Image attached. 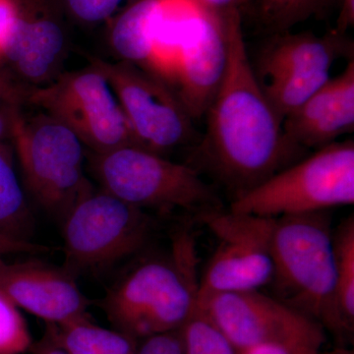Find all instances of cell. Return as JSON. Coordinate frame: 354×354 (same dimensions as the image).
<instances>
[{
  "instance_id": "8fae6325",
  "label": "cell",
  "mask_w": 354,
  "mask_h": 354,
  "mask_svg": "<svg viewBox=\"0 0 354 354\" xmlns=\"http://www.w3.org/2000/svg\"><path fill=\"white\" fill-rule=\"evenodd\" d=\"M197 304L239 353L270 342L321 348L326 341L318 323L259 290L220 293Z\"/></svg>"
},
{
  "instance_id": "7a4b0ae2",
  "label": "cell",
  "mask_w": 354,
  "mask_h": 354,
  "mask_svg": "<svg viewBox=\"0 0 354 354\" xmlns=\"http://www.w3.org/2000/svg\"><path fill=\"white\" fill-rule=\"evenodd\" d=\"M194 234L174 235L171 254L139 262L101 300L114 330L135 341L181 329L196 308L200 279Z\"/></svg>"
},
{
  "instance_id": "d6986e66",
  "label": "cell",
  "mask_w": 354,
  "mask_h": 354,
  "mask_svg": "<svg viewBox=\"0 0 354 354\" xmlns=\"http://www.w3.org/2000/svg\"><path fill=\"white\" fill-rule=\"evenodd\" d=\"M152 0H133L115 18L109 41L114 53L130 64L146 68L152 57L149 38V14Z\"/></svg>"
},
{
  "instance_id": "ba28073f",
  "label": "cell",
  "mask_w": 354,
  "mask_h": 354,
  "mask_svg": "<svg viewBox=\"0 0 354 354\" xmlns=\"http://www.w3.org/2000/svg\"><path fill=\"white\" fill-rule=\"evenodd\" d=\"M26 102L69 128L92 153L138 146L113 88L92 65L30 88Z\"/></svg>"
},
{
  "instance_id": "7c38bea8",
  "label": "cell",
  "mask_w": 354,
  "mask_h": 354,
  "mask_svg": "<svg viewBox=\"0 0 354 354\" xmlns=\"http://www.w3.org/2000/svg\"><path fill=\"white\" fill-rule=\"evenodd\" d=\"M0 292L18 308L58 325L88 315L90 300L64 267L39 259H0Z\"/></svg>"
},
{
  "instance_id": "f1b7e54d",
  "label": "cell",
  "mask_w": 354,
  "mask_h": 354,
  "mask_svg": "<svg viewBox=\"0 0 354 354\" xmlns=\"http://www.w3.org/2000/svg\"><path fill=\"white\" fill-rule=\"evenodd\" d=\"M320 348L310 344L270 342L253 346L239 354H320Z\"/></svg>"
},
{
  "instance_id": "83f0119b",
  "label": "cell",
  "mask_w": 354,
  "mask_h": 354,
  "mask_svg": "<svg viewBox=\"0 0 354 354\" xmlns=\"http://www.w3.org/2000/svg\"><path fill=\"white\" fill-rule=\"evenodd\" d=\"M30 88L16 83L8 74L0 71V108H14L26 102Z\"/></svg>"
},
{
  "instance_id": "9a60e30c",
  "label": "cell",
  "mask_w": 354,
  "mask_h": 354,
  "mask_svg": "<svg viewBox=\"0 0 354 354\" xmlns=\"http://www.w3.org/2000/svg\"><path fill=\"white\" fill-rule=\"evenodd\" d=\"M17 2V18L2 57L28 82L50 83L64 57L66 35L64 27L50 13L32 9L31 2Z\"/></svg>"
},
{
  "instance_id": "3957f363",
  "label": "cell",
  "mask_w": 354,
  "mask_h": 354,
  "mask_svg": "<svg viewBox=\"0 0 354 354\" xmlns=\"http://www.w3.org/2000/svg\"><path fill=\"white\" fill-rule=\"evenodd\" d=\"M274 297L318 323L342 344L353 341L339 315L333 230L327 211L274 218Z\"/></svg>"
},
{
  "instance_id": "4316f807",
  "label": "cell",
  "mask_w": 354,
  "mask_h": 354,
  "mask_svg": "<svg viewBox=\"0 0 354 354\" xmlns=\"http://www.w3.org/2000/svg\"><path fill=\"white\" fill-rule=\"evenodd\" d=\"M57 250L55 247L44 245L38 242L22 241L0 234V259H6L9 256L46 255Z\"/></svg>"
},
{
  "instance_id": "7402d4cb",
  "label": "cell",
  "mask_w": 354,
  "mask_h": 354,
  "mask_svg": "<svg viewBox=\"0 0 354 354\" xmlns=\"http://www.w3.org/2000/svg\"><path fill=\"white\" fill-rule=\"evenodd\" d=\"M332 0H251L260 24L272 34L288 32L291 28L319 15Z\"/></svg>"
},
{
  "instance_id": "9c48e42d",
  "label": "cell",
  "mask_w": 354,
  "mask_h": 354,
  "mask_svg": "<svg viewBox=\"0 0 354 354\" xmlns=\"http://www.w3.org/2000/svg\"><path fill=\"white\" fill-rule=\"evenodd\" d=\"M91 65L113 88L137 145L165 156L194 138L192 116L160 77L123 60L94 58Z\"/></svg>"
},
{
  "instance_id": "f546056e",
  "label": "cell",
  "mask_w": 354,
  "mask_h": 354,
  "mask_svg": "<svg viewBox=\"0 0 354 354\" xmlns=\"http://www.w3.org/2000/svg\"><path fill=\"white\" fill-rule=\"evenodd\" d=\"M17 15V0H0V57Z\"/></svg>"
},
{
  "instance_id": "d4e9b609",
  "label": "cell",
  "mask_w": 354,
  "mask_h": 354,
  "mask_svg": "<svg viewBox=\"0 0 354 354\" xmlns=\"http://www.w3.org/2000/svg\"><path fill=\"white\" fill-rule=\"evenodd\" d=\"M68 12L87 24L108 20L127 0H64Z\"/></svg>"
},
{
  "instance_id": "ffe728a7",
  "label": "cell",
  "mask_w": 354,
  "mask_h": 354,
  "mask_svg": "<svg viewBox=\"0 0 354 354\" xmlns=\"http://www.w3.org/2000/svg\"><path fill=\"white\" fill-rule=\"evenodd\" d=\"M335 291L339 315L346 329L354 333V218L348 216L333 230Z\"/></svg>"
},
{
  "instance_id": "603a6c76",
  "label": "cell",
  "mask_w": 354,
  "mask_h": 354,
  "mask_svg": "<svg viewBox=\"0 0 354 354\" xmlns=\"http://www.w3.org/2000/svg\"><path fill=\"white\" fill-rule=\"evenodd\" d=\"M185 354H239L207 312L196 305L180 329Z\"/></svg>"
},
{
  "instance_id": "cb8c5ba5",
  "label": "cell",
  "mask_w": 354,
  "mask_h": 354,
  "mask_svg": "<svg viewBox=\"0 0 354 354\" xmlns=\"http://www.w3.org/2000/svg\"><path fill=\"white\" fill-rule=\"evenodd\" d=\"M32 342L27 324L15 304L0 292V354H24Z\"/></svg>"
},
{
  "instance_id": "8992f818",
  "label": "cell",
  "mask_w": 354,
  "mask_h": 354,
  "mask_svg": "<svg viewBox=\"0 0 354 354\" xmlns=\"http://www.w3.org/2000/svg\"><path fill=\"white\" fill-rule=\"evenodd\" d=\"M156 230L149 212L93 189L62 221V266L76 279L102 274L142 252Z\"/></svg>"
},
{
  "instance_id": "ac0fdd59",
  "label": "cell",
  "mask_w": 354,
  "mask_h": 354,
  "mask_svg": "<svg viewBox=\"0 0 354 354\" xmlns=\"http://www.w3.org/2000/svg\"><path fill=\"white\" fill-rule=\"evenodd\" d=\"M35 218L8 147L0 142V234L32 241Z\"/></svg>"
},
{
  "instance_id": "d6a6232c",
  "label": "cell",
  "mask_w": 354,
  "mask_h": 354,
  "mask_svg": "<svg viewBox=\"0 0 354 354\" xmlns=\"http://www.w3.org/2000/svg\"><path fill=\"white\" fill-rule=\"evenodd\" d=\"M205 8L216 13H228L230 11L237 10L232 6V0H196Z\"/></svg>"
},
{
  "instance_id": "5b68a950",
  "label": "cell",
  "mask_w": 354,
  "mask_h": 354,
  "mask_svg": "<svg viewBox=\"0 0 354 354\" xmlns=\"http://www.w3.org/2000/svg\"><path fill=\"white\" fill-rule=\"evenodd\" d=\"M10 138L25 189L62 223L70 209L94 189L86 177L82 142L48 114L26 118L19 106L10 109Z\"/></svg>"
},
{
  "instance_id": "1f68e13d",
  "label": "cell",
  "mask_w": 354,
  "mask_h": 354,
  "mask_svg": "<svg viewBox=\"0 0 354 354\" xmlns=\"http://www.w3.org/2000/svg\"><path fill=\"white\" fill-rule=\"evenodd\" d=\"M29 351L32 354H67L57 342L53 341L50 333L46 330L44 337L39 341L32 342Z\"/></svg>"
},
{
  "instance_id": "e0dca14e",
  "label": "cell",
  "mask_w": 354,
  "mask_h": 354,
  "mask_svg": "<svg viewBox=\"0 0 354 354\" xmlns=\"http://www.w3.org/2000/svg\"><path fill=\"white\" fill-rule=\"evenodd\" d=\"M46 330L67 354H136L137 341L97 325L85 315L67 322L46 324Z\"/></svg>"
},
{
  "instance_id": "6da1fadb",
  "label": "cell",
  "mask_w": 354,
  "mask_h": 354,
  "mask_svg": "<svg viewBox=\"0 0 354 354\" xmlns=\"http://www.w3.org/2000/svg\"><path fill=\"white\" fill-rule=\"evenodd\" d=\"M205 115L207 131L200 153L234 199L299 160L301 149L288 141L283 120L254 73L241 13L230 22L227 71Z\"/></svg>"
},
{
  "instance_id": "277c9868",
  "label": "cell",
  "mask_w": 354,
  "mask_h": 354,
  "mask_svg": "<svg viewBox=\"0 0 354 354\" xmlns=\"http://www.w3.org/2000/svg\"><path fill=\"white\" fill-rule=\"evenodd\" d=\"M91 157L102 189L137 208L162 213L185 211L198 216L221 209L214 188L191 165L135 145Z\"/></svg>"
},
{
  "instance_id": "4fadbf2b",
  "label": "cell",
  "mask_w": 354,
  "mask_h": 354,
  "mask_svg": "<svg viewBox=\"0 0 354 354\" xmlns=\"http://www.w3.org/2000/svg\"><path fill=\"white\" fill-rule=\"evenodd\" d=\"M239 10L216 13L205 9L184 44L176 77L180 101L192 118L205 115L223 82L228 62V32Z\"/></svg>"
},
{
  "instance_id": "5bb4252c",
  "label": "cell",
  "mask_w": 354,
  "mask_h": 354,
  "mask_svg": "<svg viewBox=\"0 0 354 354\" xmlns=\"http://www.w3.org/2000/svg\"><path fill=\"white\" fill-rule=\"evenodd\" d=\"M288 141L297 148L319 149L354 129V62L283 121Z\"/></svg>"
},
{
  "instance_id": "30bf717a",
  "label": "cell",
  "mask_w": 354,
  "mask_h": 354,
  "mask_svg": "<svg viewBox=\"0 0 354 354\" xmlns=\"http://www.w3.org/2000/svg\"><path fill=\"white\" fill-rule=\"evenodd\" d=\"M199 218L218 245L200 279L197 304L220 293L259 290L271 283L274 218L218 209Z\"/></svg>"
},
{
  "instance_id": "2e32d148",
  "label": "cell",
  "mask_w": 354,
  "mask_h": 354,
  "mask_svg": "<svg viewBox=\"0 0 354 354\" xmlns=\"http://www.w3.org/2000/svg\"><path fill=\"white\" fill-rule=\"evenodd\" d=\"M353 43L335 30L317 36L313 32L274 34L257 59L254 73L259 83L286 75L330 71L339 58L351 57Z\"/></svg>"
},
{
  "instance_id": "e575fe53",
  "label": "cell",
  "mask_w": 354,
  "mask_h": 354,
  "mask_svg": "<svg viewBox=\"0 0 354 354\" xmlns=\"http://www.w3.org/2000/svg\"><path fill=\"white\" fill-rule=\"evenodd\" d=\"M320 354H354L353 349L341 346L337 348L330 349V351H320Z\"/></svg>"
},
{
  "instance_id": "484cf974",
  "label": "cell",
  "mask_w": 354,
  "mask_h": 354,
  "mask_svg": "<svg viewBox=\"0 0 354 354\" xmlns=\"http://www.w3.org/2000/svg\"><path fill=\"white\" fill-rule=\"evenodd\" d=\"M136 354H185L180 329L147 337Z\"/></svg>"
},
{
  "instance_id": "52a82bcc",
  "label": "cell",
  "mask_w": 354,
  "mask_h": 354,
  "mask_svg": "<svg viewBox=\"0 0 354 354\" xmlns=\"http://www.w3.org/2000/svg\"><path fill=\"white\" fill-rule=\"evenodd\" d=\"M354 203V143L335 142L234 198L230 211L279 218Z\"/></svg>"
},
{
  "instance_id": "4dcf8cb0",
  "label": "cell",
  "mask_w": 354,
  "mask_h": 354,
  "mask_svg": "<svg viewBox=\"0 0 354 354\" xmlns=\"http://www.w3.org/2000/svg\"><path fill=\"white\" fill-rule=\"evenodd\" d=\"M339 12L335 31L346 34L354 25V0H339Z\"/></svg>"
},
{
  "instance_id": "44dd1931",
  "label": "cell",
  "mask_w": 354,
  "mask_h": 354,
  "mask_svg": "<svg viewBox=\"0 0 354 354\" xmlns=\"http://www.w3.org/2000/svg\"><path fill=\"white\" fill-rule=\"evenodd\" d=\"M330 71L286 75L260 83L268 101L283 121L328 82Z\"/></svg>"
},
{
  "instance_id": "836d02e7",
  "label": "cell",
  "mask_w": 354,
  "mask_h": 354,
  "mask_svg": "<svg viewBox=\"0 0 354 354\" xmlns=\"http://www.w3.org/2000/svg\"><path fill=\"white\" fill-rule=\"evenodd\" d=\"M10 109L0 108V142L10 137Z\"/></svg>"
}]
</instances>
